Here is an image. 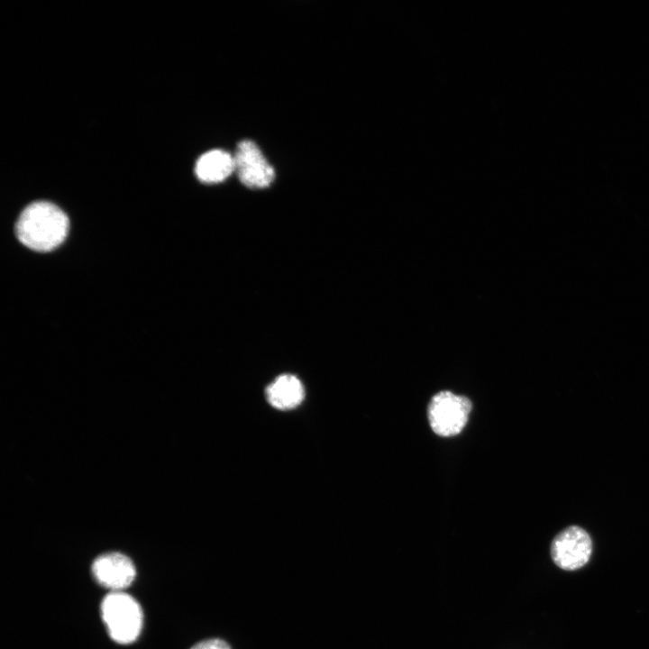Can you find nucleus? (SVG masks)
I'll return each mask as SVG.
<instances>
[{
	"label": "nucleus",
	"instance_id": "f257e3e1",
	"mask_svg": "<svg viewBox=\"0 0 649 649\" xmlns=\"http://www.w3.org/2000/svg\"><path fill=\"white\" fill-rule=\"evenodd\" d=\"M69 219L56 205L37 201L27 206L15 225L19 241L38 251H49L65 240L69 232Z\"/></svg>",
	"mask_w": 649,
	"mask_h": 649
},
{
	"label": "nucleus",
	"instance_id": "f03ea898",
	"mask_svg": "<svg viewBox=\"0 0 649 649\" xmlns=\"http://www.w3.org/2000/svg\"><path fill=\"white\" fill-rule=\"evenodd\" d=\"M104 623L110 637L120 644L136 640L142 627V611L139 603L123 591H112L101 604Z\"/></svg>",
	"mask_w": 649,
	"mask_h": 649
},
{
	"label": "nucleus",
	"instance_id": "7ed1b4c3",
	"mask_svg": "<svg viewBox=\"0 0 649 649\" xmlns=\"http://www.w3.org/2000/svg\"><path fill=\"white\" fill-rule=\"evenodd\" d=\"M471 400L450 391H441L430 400L427 416L432 430L443 437L458 434L467 424Z\"/></svg>",
	"mask_w": 649,
	"mask_h": 649
},
{
	"label": "nucleus",
	"instance_id": "20e7f679",
	"mask_svg": "<svg viewBox=\"0 0 649 649\" xmlns=\"http://www.w3.org/2000/svg\"><path fill=\"white\" fill-rule=\"evenodd\" d=\"M591 553V538L585 529L578 526L566 527L551 544V557L553 562L566 571L583 567L589 562Z\"/></svg>",
	"mask_w": 649,
	"mask_h": 649
},
{
	"label": "nucleus",
	"instance_id": "39448f33",
	"mask_svg": "<svg viewBox=\"0 0 649 649\" xmlns=\"http://www.w3.org/2000/svg\"><path fill=\"white\" fill-rule=\"evenodd\" d=\"M234 171L240 181L250 188L269 187L275 178V170L258 145L251 140L237 144L233 154Z\"/></svg>",
	"mask_w": 649,
	"mask_h": 649
},
{
	"label": "nucleus",
	"instance_id": "423d86ee",
	"mask_svg": "<svg viewBox=\"0 0 649 649\" xmlns=\"http://www.w3.org/2000/svg\"><path fill=\"white\" fill-rule=\"evenodd\" d=\"M96 580L102 586L121 591L133 581L136 571L132 560L120 553L99 555L92 564Z\"/></svg>",
	"mask_w": 649,
	"mask_h": 649
},
{
	"label": "nucleus",
	"instance_id": "0eeeda50",
	"mask_svg": "<svg viewBox=\"0 0 649 649\" xmlns=\"http://www.w3.org/2000/svg\"><path fill=\"white\" fill-rule=\"evenodd\" d=\"M233 171V155L218 149L202 154L195 166V173L197 178L206 184L222 182Z\"/></svg>",
	"mask_w": 649,
	"mask_h": 649
},
{
	"label": "nucleus",
	"instance_id": "6e6552de",
	"mask_svg": "<svg viewBox=\"0 0 649 649\" xmlns=\"http://www.w3.org/2000/svg\"><path fill=\"white\" fill-rule=\"evenodd\" d=\"M266 396L275 408L288 410L303 401L305 392L301 381L296 376L283 374L267 387Z\"/></svg>",
	"mask_w": 649,
	"mask_h": 649
},
{
	"label": "nucleus",
	"instance_id": "1a4fd4ad",
	"mask_svg": "<svg viewBox=\"0 0 649 649\" xmlns=\"http://www.w3.org/2000/svg\"><path fill=\"white\" fill-rule=\"evenodd\" d=\"M190 649H231L230 646L223 640L214 638L201 641Z\"/></svg>",
	"mask_w": 649,
	"mask_h": 649
}]
</instances>
